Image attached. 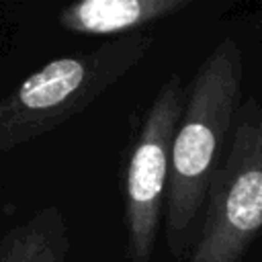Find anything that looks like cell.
<instances>
[{
  "mask_svg": "<svg viewBox=\"0 0 262 262\" xmlns=\"http://www.w3.org/2000/svg\"><path fill=\"white\" fill-rule=\"evenodd\" d=\"M188 4V0H84L61 8L57 23L74 35L125 37L184 10Z\"/></svg>",
  "mask_w": 262,
  "mask_h": 262,
  "instance_id": "5b68a950",
  "label": "cell"
},
{
  "mask_svg": "<svg viewBox=\"0 0 262 262\" xmlns=\"http://www.w3.org/2000/svg\"><path fill=\"white\" fill-rule=\"evenodd\" d=\"M182 82L172 74L149 104L123 174V223L129 262H149L166 201L172 143L182 117Z\"/></svg>",
  "mask_w": 262,
  "mask_h": 262,
  "instance_id": "277c9868",
  "label": "cell"
},
{
  "mask_svg": "<svg viewBox=\"0 0 262 262\" xmlns=\"http://www.w3.org/2000/svg\"><path fill=\"white\" fill-rule=\"evenodd\" d=\"M242 92V49L225 37L199 66L172 143L166 192V242L182 260L196 233L207 192L221 164Z\"/></svg>",
  "mask_w": 262,
  "mask_h": 262,
  "instance_id": "6da1fadb",
  "label": "cell"
},
{
  "mask_svg": "<svg viewBox=\"0 0 262 262\" xmlns=\"http://www.w3.org/2000/svg\"><path fill=\"white\" fill-rule=\"evenodd\" d=\"M57 207L39 209L0 237V262H70V239Z\"/></svg>",
  "mask_w": 262,
  "mask_h": 262,
  "instance_id": "8992f818",
  "label": "cell"
},
{
  "mask_svg": "<svg viewBox=\"0 0 262 262\" xmlns=\"http://www.w3.org/2000/svg\"><path fill=\"white\" fill-rule=\"evenodd\" d=\"M262 231V104L246 100L213 174L186 262H239Z\"/></svg>",
  "mask_w": 262,
  "mask_h": 262,
  "instance_id": "3957f363",
  "label": "cell"
},
{
  "mask_svg": "<svg viewBox=\"0 0 262 262\" xmlns=\"http://www.w3.org/2000/svg\"><path fill=\"white\" fill-rule=\"evenodd\" d=\"M154 43L133 33L45 63L0 100V154L45 135L80 115L106 88L135 68Z\"/></svg>",
  "mask_w": 262,
  "mask_h": 262,
  "instance_id": "7a4b0ae2",
  "label": "cell"
}]
</instances>
